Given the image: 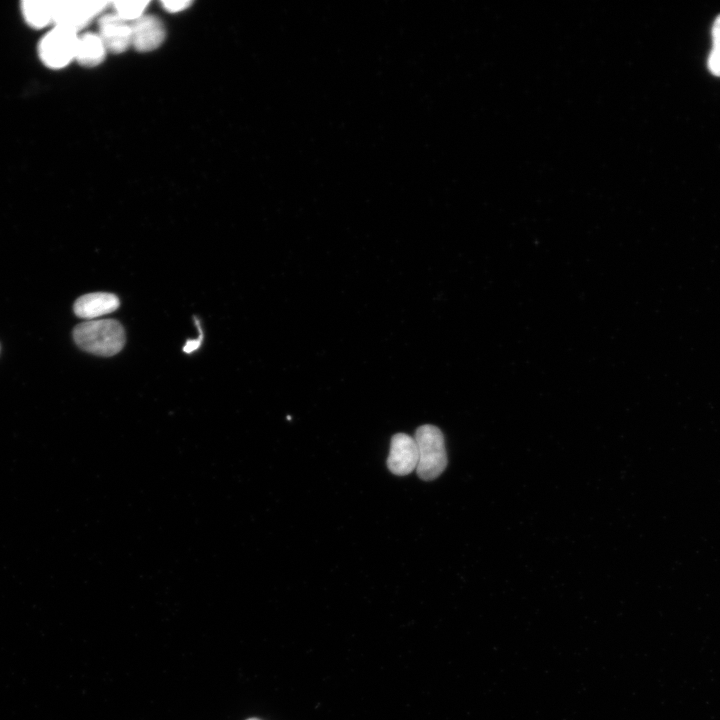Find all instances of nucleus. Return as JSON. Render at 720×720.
Returning a JSON list of instances; mask_svg holds the SVG:
<instances>
[{
    "mask_svg": "<svg viewBox=\"0 0 720 720\" xmlns=\"http://www.w3.org/2000/svg\"><path fill=\"white\" fill-rule=\"evenodd\" d=\"M73 338L82 350L106 357L120 352L126 341L123 326L114 319L80 323L74 328Z\"/></svg>",
    "mask_w": 720,
    "mask_h": 720,
    "instance_id": "f257e3e1",
    "label": "nucleus"
},
{
    "mask_svg": "<svg viewBox=\"0 0 720 720\" xmlns=\"http://www.w3.org/2000/svg\"><path fill=\"white\" fill-rule=\"evenodd\" d=\"M414 439L418 447L416 472L422 480L437 478L447 466V453L441 430L430 424L420 426Z\"/></svg>",
    "mask_w": 720,
    "mask_h": 720,
    "instance_id": "f03ea898",
    "label": "nucleus"
},
{
    "mask_svg": "<svg viewBox=\"0 0 720 720\" xmlns=\"http://www.w3.org/2000/svg\"><path fill=\"white\" fill-rule=\"evenodd\" d=\"M79 32L55 25L40 39L37 52L42 64L52 70H60L75 61Z\"/></svg>",
    "mask_w": 720,
    "mask_h": 720,
    "instance_id": "7ed1b4c3",
    "label": "nucleus"
},
{
    "mask_svg": "<svg viewBox=\"0 0 720 720\" xmlns=\"http://www.w3.org/2000/svg\"><path fill=\"white\" fill-rule=\"evenodd\" d=\"M107 4L104 1H53V26H64L79 32Z\"/></svg>",
    "mask_w": 720,
    "mask_h": 720,
    "instance_id": "20e7f679",
    "label": "nucleus"
},
{
    "mask_svg": "<svg viewBox=\"0 0 720 720\" xmlns=\"http://www.w3.org/2000/svg\"><path fill=\"white\" fill-rule=\"evenodd\" d=\"M98 34L108 53L121 54L132 47L131 23L123 20L115 12L101 15L98 21Z\"/></svg>",
    "mask_w": 720,
    "mask_h": 720,
    "instance_id": "39448f33",
    "label": "nucleus"
},
{
    "mask_svg": "<svg viewBox=\"0 0 720 720\" xmlns=\"http://www.w3.org/2000/svg\"><path fill=\"white\" fill-rule=\"evenodd\" d=\"M418 459V447L413 437L405 433H397L392 437L387 466L393 474H410L416 470Z\"/></svg>",
    "mask_w": 720,
    "mask_h": 720,
    "instance_id": "423d86ee",
    "label": "nucleus"
},
{
    "mask_svg": "<svg viewBox=\"0 0 720 720\" xmlns=\"http://www.w3.org/2000/svg\"><path fill=\"white\" fill-rule=\"evenodd\" d=\"M132 47L139 52L159 48L166 38V28L156 15L144 14L131 23Z\"/></svg>",
    "mask_w": 720,
    "mask_h": 720,
    "instance_id": "0eeeda50",
    "label": "nucleus"
},
{
    "mask_svg": "<svg viewBox=\"0 0 720 720\" xmlns=\"http://www.w3.org/2000/svg\"><path fill=\"white\" fill-rule=\"evenodd\" d=\"M120 301L111 293L95 292L79 297L74 303L75 314L83 319L92 320L118 309Z\"/></svg>",
    "mask_w": 720,
    "mask_h": 720,
    "instance_id": "6e6552de",
    "label": "nucleus"
},
{
    "mask_svg": "<svg viewBox=\"0 0 720 720\" xmlns=\"http://www.w3.org/2000/svg\"><path fill=\"white\" fill-rule=\"evenodd\" d=\"M108 51L98 33L79 34L75 61L81 66L92 68L100 65Z\"/></svg>",
    "mask_w": 720,
    "mask_h": 720,
    "instance_id": "1a4fd4ad",
    "label": "nucleus"
},
{
    "mask_svg": "<svg viewBox=\"0 0 720 720\" xmlns=\"http://www.w3.org/2000/svg\"><path fill=\"white\" fill-rule=\"evenodd\" d=\"M25 23L34 29H43L53 25V1L25 0L20 5Z\"/></svg>",
    "mask_w": 720,
    "mask_h": 720,
    "instance_id": "9d476101",
    "label": "nucleus"
},
{
    "mask_svg": "<svg viewBox=\"0 0 720 720\" xmlns=\"http://www.w3.org/2000/svg\"><path fill=\"white\" fill-rule=\"evenodd\" d=\"M114 12L123 20L132 23L141 16L149 5V1H114L112 3Z\"/></svg>",
    "mask_w": 720,
    "mask_h": 720,
    "instance_id": "9b49d317",
    "label": "nucleus"
},
{
    "mask_svg": "<svg viewBox=\"0 0 720 720\" xmlns=\"http://www.w3.org/2000/svg\"><path fill=\"white\" fill-rule=\"evenodd\" d=\"M709 71L720 77V15L716 17L712 27V49L708 57Z\"/></svg>",
    "mask_w": 720,
    "mask_h": 720,
    "instance_id": "f8f14e48",
    "label": "nucleus"
},
{
    "mask_svg": "<svg viewBox=\"0 0 720 720\" xmlns=\"http://www.w3.org/2000/svg\"><path fill=\"white\" fill-rule=\"evenodd\" d=\"M192 5V2L189 0H165L162 1L163 8L172 14L180 13L184 10H186L189 6Z\"/></svg>",
    "mask_w": 720,
    "mask_h": 720,
    "instance_id": "ddd939ff",
    "label": "nucleus"
},
{
    "mask_svg": "<svg viewBox=\"0 0 720 720\" xmlns=\"http://www.w3.org/2000/svg\"><path fill=\"white\" fill-rule=\"evenodd\" d=\"M203 339V335H201L197 340H187L185 346L183 347V351L185 353H191L198 349L201 345Z\"/></svg>",
    "mask_w": 720,
    "mask_h": 720,
    "instance_id": "4468645a",
    "label": "nucleus"
},
{
    "mask_svg": "<svg viewBox=\"0 0 720 720\" xmlns=\"http://www.w3.org/2000/svg\"><path fill=\"white\" fill-rule=\"evenodd\" d=\"M246 720H261V719H259V718H248V719H246Z\"/></svg>",
    "mask_w": 720,
    "mask_h": 720,
    "instance_id": "2eb2a0df",
    "label": "nucleus"
}]
</instances>
